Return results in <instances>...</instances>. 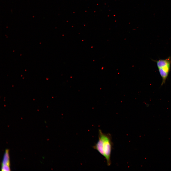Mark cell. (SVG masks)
Listing matches in <instances>:
<instances>
[{"mask_svg":"<svg viewBox=\"0 0 171 171\" xmlns=\"http://www.w3.org/2000/svg\"><path fill=\"white\" fill-rule=\"evenodd\" d=\"M153 61L156 63L160 74L162 78V85L165 83L170 71L171 57H169L166 59Z\"/></svg>","mask_w":171,"mask_h":171,"instance_id":"cell-1","label":"cell"},{"mask_svg":"<svg viewBox=\"0 0 171 171\" xmlns=\"http://www.w3.org/2000/svg\"><path fill=\"white\" fill-rule=\"evenodd\" d=\"M103 141V147L104 157L106 160L107 165L110 166L111 164V155L113 145L112 136L109 133H105L101 132Z\"/></svg>","mask_w":171,"mask_h":171,"instance_id":"cell-2","label":"cell"},{"mask_svg":"<svg viewBox=\"0 0 171 171\" xmlns=\"http://www.w3.org/2000/svg\"><path fill=\"white\" fill-rule=\"evenodd\" d=\"M1 170L2 171H10L9 165H2Z\"/></svg>","mask_w":171,"mask_h":171,"instance_id":"cell-5","label":"cell"},{"mask_svg":"<svg viewBox=\"0 0 171 171\" xmlns=\"http://www.w3.org/2000/svg\"><path fill=\"white\" fill-rule=\"evenodd\" d=\"M9 156V150L7 149L5 150L4 157L2 160V165H7L10 166Z\"/></svg>","mask_w":171,"mask_h":171,"instance_id":"cell-4","label":"cell"},{"mask_svg":"<svg viewBox=\"0 0 171 171\" xmlns=\"http://www.w3.org/2000/svg\"><path fill=\"white\" fill-rule=\"evenodd\" d=\"M102 130L100 129L99 131V140L96 143L93 147L94 149L97 150L104 157L103 143V139L101 134Z\"/></svg>","mask_w":171,"mask_h":171,"instance_id":"cell-3","label":"cell"}]
</instances>
